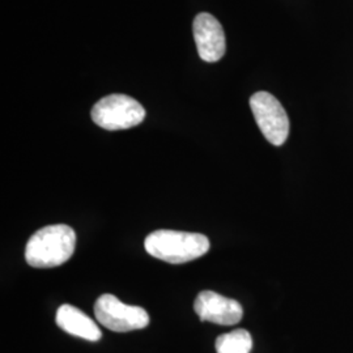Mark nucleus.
<instances>
[{
  "mask_svg": "<svg viewBox=\"0 0 353 353\" xmlns=\"http://www.w3.org/2000/svg\"><path fill=\"white\" fill-rule=\"evenodd\" d=\"M194 310L202 322H212L220 326L237 325L243 316L240 303L212 290H203L198 294Z\"/></svg>",
  "mask_w": 353,
  "mask_h": 353,
  "instance_id": "obj_7",
  "label": "nucleus"
},
{
  "mask_svg": "<svg viewBox=\"0 0 353 353\" xmlns=\"http://www.w3.org/2000/svg\"><path fill=\"white\" fill-rule=\"evenodd\" d=\"M55 322L58 327L62 328L70 335L89 341L101 339V330L94 323V321L72 305H62L57 312Z\"/></svg>",
  "mask_w": 353,
  "mask_h": 353,
  "instance_id": "obj_8",
  "label": "nucleus"
},
{
  "mask_svg": "<svg viewBox=\"0 0 353 353\" xmlns=\"http://www.w3.org/2000/svg\"><path fill=\"white\" fill-rule=\"evenodd\" d=\"M250 108L265 139L272 145H283L290 135V119L278 99L268 92H256L250 99Z\"/></svg>",
  "mask_w": 353,
  "mask_h": 353,
  "instance_id": "obj_5",
  "label": "nucleus"
},
{
  "mask_svg": "<svg viewBox=\"0 0 353 353\" xmlns=\"http://www.w3.org/2000/svg\"><path fill=\"white\" fill-rule=\"evenodd\" d=\"M252 347V335L243 328L220 335L216 341L217 353H250Z\"/></svg>",
  "mask_w": 353,
  "mask_h": 353,
  "instance_id": "obj_9",
  "label": "nucleus"
},
{
  "mask_svg": "<svg viewBox=\"0 0 353 353\" xmlns=\"http://www.w3.org/2000/svg\"><path fill=\"white\" fill-rule=\"evenodd\" d=\"M75 230L64 224L37 230L26 243V263L36 268H51L65 263L75 252Z\"/></svg>",
  "mask_w": 353,
  "mask_h": 353,
  "instance_id": "obj_1",
  "label": "nucleus"
},
{
  "mask_svg": "<svg viewBox=\"0 0 353 353\" xmlns=\"http://www.w3.org/2000/svg\"><path fill=\"white\" fill-rule=\"evenodd\" d=\"M94 316L100 325L114 332L141 330L150 323V316L143 307L121 303L109 293L97 299L94 303Z\"/></svg>",
  "mask_w": 353,
  "mask_h": 353,
  "instance_id": "obj_4",
  "label": "nucleus"
},
{
  "mask_svg": "<svg viewBox=\"0 0 353 353\" xmlns=\"http://www.w3.org/2000/svg\"><path fill=\"white\" fill-rule=\"evenodd\" d=\"M144 248L160 261L181 265L203 256L210 250V240L201 233L160 229L145 239Z\"/></svg>",
  "mask_w": 353,
  "mask_h": 353,
  "instance_id": "obj_2",
  "label": "nucleus"
},
{
  "mask_svg": "<svg viewBox=\"0 0 353 353\" xmlns=\"http://www.w3.org/2000/svg\"><path fill=\"white\" fill-rule=\"evenodd\" d=\"M192 33L201 59L207 63L220 61L225 50V33L219 20L210 13H199L192 23Z\"/></svg>",
  "mask_w": 353,
  "mask_h": 353,
  "instance_id": "obj_6",
  "label": "nucleus"
},
{
  "mask_svg": "<svg viewBox=\"0 0 353 353\" xmlns=\"http://www.w3.org/2000/svg\"><path fill=\"white\" fill-rule=\"evenodd\" d=\"M145 118L141 103L126 94H110L92 109V119L97 126L117 131L138 126Z\"/></svg>",
  "mask_w": 353,
  "mask_h": 353,
  "instance_id": "obj_3",
  "label": "nucleus"
}]
</instances>
